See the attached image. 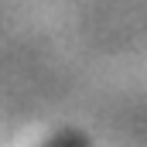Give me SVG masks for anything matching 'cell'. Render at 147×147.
<instances>
[{"mask_svg": "<svg viewBox=\"0 0 147 147\" xmlns=\"http://www.w3.org/2000/svg\"><path fill=\"white\" fill-rule=\"evenodd\" d=\"M41 147H89V140L82 134H75V130H62V134H55L48 144H41Z\"/></svg>", "mask_w": 147, "mask_h": 147, "instance_id": "cell-1", "label": "cell"}]
</instances>
